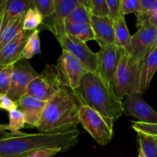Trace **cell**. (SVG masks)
Instances as JSON below:
<instances>
[{"label":"cell","mask_w":157,"mask_h":157,"mask_svg":"<svg viewBox=\"0 0 157 157\" xmlns=\"http://www.w3.org/2000/svg\"><path fill=\"white\" fill-rule=\"evenodd\" d=\"M32 6L41 13L44 20L52 17L55 13L54 0H32Z\"/></svg>","instance_id":"obj_27"},{"label":"cell","mask_w":157,"mask_h":157,"mask_svg":"<svg viewBox=\"0 0 157 157\" xmlns=\"http://www.w3.org/2000/svg\"><path fill=\"white\" fill-rule=\"evenodd\" d=\"M62 51L69 52L81 61L87 71L96 72L98 66V55L92 52L87 43L72 35L65 34L58 40Z\"/></svg>","instance_id":"obj_11"},{"label":"cell","mask_w":157,"mask_h":157,"mask_svg":"<svg viewBox=\"0 0 157 157\" xmlns=\"http://www.w3.org/2000/svg\"><path fill=\"white\" fill-rule=\"evenodd\" d=\"M11 134L7 129V124H0V138L6 137V136H10Z\"/></svg>","instance_id":"obj_36"},{"label":"cell","mask_w":157,"mask_h":157,"mask_svg":"<svg viewBox=\"0 0 157 157\" xmlns=\"http://www.w3.org/2000/svg\"><path fill=\"white\" fill-rule=\"evenodd\" d=\"M64 27L66 33L86 43L91 40L95 41L94 32L90 23H71L65 20Z\"/></svg>","instance_id":"obj_21"},{"label":"cell","mask_w":157,"mask_h":157,"mask_svg":"<svg viewBox=\"0 0 157 157\" xmlns=\"http://www.w3.org/2000/svg\"><path fill=\"white\" fill-rule=\"evenodd\" d=\"M157 70V47L154 46L141 61L140 93L149 89L152 79Z\"/></svg>","instance_id":"obj_17"},{"label":"cell","mask_w":157,"mask_h":157,"mask_svg":"<svg viewBox=\"0 0 157 157\" xmlns=\"http://www.w3.org/2000/svg\"><path fill=\"white\" fill-rule=\"evenodd\" d=\"M137 157H146L145 155L144 154V153L141 151L140 149H139V150H138V156Z\"/></svg>","instance_id":"obj_40"},{"label":"cell","mask_w":157,"mask_h":157,"mask_svg":"<svg viewBox=\"0 0 157 157\" xmlns=\"http://www.w3.org/2000/svg\"><path fill=\"white\" fill-rule=\"evenodd\" d=\"M82 105L71 90L64 87L46 104L37 130L39 133H55L77 129Z\"/></svg>","instance_id":"obj_2"},{"label":"cell","mask_w":157,"mask_h":157,"mask_svg":"<svg viewBox=\"0 0 157 157\" xmlns=\"http://www.w3.org/2000/svg\"><path fill=\"white\" fill-rule=\"evenodd\" d=\"M146 24L150 25H153L154 26V27L157 28V12H155V13L153 14V15H152V16L150 17V18H149V19L147 20L144 25H146Z\"/></svg>","instance_id":"obj_37"},{"label":"cell","mask_w":157,"mask_h":157,"mask_svg":"<svg viewBox=\"0 0 157 157\" xmlns=\"http://www.w3.org/2000/svg\"><path fill=\"white\" fill-rule=\"evenodd\" d=\"M73 93L82 105L90 107L104 117L117 121L122 116V101L96 72H87Z\"/></svg>","instance_id":"obj_3"},{"label":"cell","mask_w":157,"mask_h":157,"mask_svg":"<svg viewBox=\"0 0 157 157\" xmlns=\"http://www.w3.org/2000/svg\"><path fill=\"white\" fill-rule=\"evenodd\" d=\"M32 32L23 30L0 51V67L14 65L22 60V53L28 38Z\"/></svg>","instance_id":"obj_14"},{"label":"cell","mask_w":157,"mask_h":157,"mask_svg":"<svg viewBox=\"0 0 157 157\" xmlns=\"http://www.w3.org/2000/svg\"><path fill=\"white\" fill-rule=\"evenodd\" d=\"M80 124L100 146L107 145L113 136V126L116 121L101 116L94 110L81 105L79 112Z\"/></svg>","instance_id":"obj_5"},{"label":"cell","mask_w":157,"mask_h":157,"mask_svg":"<svg viewBox=\"0 0 157 157\" xmlns=\"http://www.w3.org/2000/svg\"><path fill=\"white\" fill-rule=\"evenodd\" d=\"M41 42L39 38V30L31 32L28 38L22 53V59L29 60L35 55L41 54Z\"/></svg>","instance_id":"obj_22"},{"label":"cell","mask_w":157,"mask_h":157,"mask_svg":"<svg viewBox=\"0 0 157 157\" xmlns=\"http://www.w3.org/2000/svg\"><path fill=\"white\" fill-rule=\"evenodd\" d=\"M39 75L28 60H21L13 65L11 84L7 95L18 103L27 94L30 83Z\"/></svg>","instance_id":"obj_8"},{"label":"cell","mask_w":157,"mask_h":157,"mask_svg":"<svg viewBox=\"0 0 157 157\" xmlns=\"http://www.w3.org/2000/svg\"><path fill=\"white\" fill-rule=\"evenodd\" d=\"M24 15L6 23H0V51L22 32Z\"/></svg>","instance_id":"obj_20"},{"label":"cell","mask_w":157,"mask_h":157,"mask_svg":"<svg viewBox=\"0 0 157 157\" xmlns=\"http://www.w3.org/2000/svg\"><path fill=\"white\" fill-rule=\"evenodd\" d=\"M9 124H7L8 131L12 135L21 134L20 130L25 126V116L20 109L11 110L9 112Z\"/></svg>","instance_id":"obj_24"},{"label":"cell","mask_w":157,"mask_h":157,"mask_svg":"<svg viewBox=\"0 0 157 157\" xmlns=\"http://www.w3.org/2000/svg\"><path fill=\"white\" fill-rule=\"evenodd\" d=\"M55 13L48 19L44 20L49 31L52 32L58 40L66 33L64 21L71 12L78 6V0H54Z\"/></svg>","instance_id":"obj_13"},{"label":"cell","mask_w":157,"mask_h":157,"mask_svg":"<svg viewBox=\"0 0 157 157\" xmlns=\"http://www.w3.org/2000/svg\"><path fill=\"white\" fill-rule=\"evenodd\" d=\"M122 108L123 114L133 117L140 122L157 124V112L147 104L140 92H135L122 101Z\"/></svg>","instance_id":"obj_10"},{"label":"cell","mask_w":157,"mask_h":157,"mask_svg":"<svg viewBox=\"0 0 157 157\" xmlns=\"http://www.w3.org/2000/svg\"><path fill=\"white\" fill-rule=\"evenodd\" d=\"M132 128L136 133H143L157 137V124H147L140 121H133Z\"/></svg>","instance_id":"obj_30"},{"label":"cell","mask_w":157,"mask_h":157,"mask_svg":"<svg viewBox=\"0 0 157 157\" xmlns=\"http://www.w3.org/2000/svg\"><path fill=\"white\" fill-rule=\"evenodd\" d=\"M32 6V0H8L1 22L6 23L22 16Z\"/></svg>","instance_id":"obj_19"},{"label":"cell","mask_w":157,"mask_h":157,"mask_svg":"<svg viewBox=\"0 0 157 157\" xmlns=\"http://www.w3.org/2000/svg\"><path fill=\"white\" fill-rule=\"evenodd\" d=\"M44 18L39 12L32 6L25 12L23 19V30L27 32H33L38 29L40 25L43 24Z\"/></svg>","instance_id":"obj_25"},{"label":"cell","mask_w":157,"mask_h":157,"mask_svg":"<svg viewBox=\"0 0 157 157\" xmlns=\"http://www.w3.org/2000/svg\"><path fill=\"white\" fill-rule=\"evenodd\" d=\"M140 0H122L121 13L124 15L130 13H139L140 12Z\"/></svg>","instance_id":"obj_32"},{"label":"cell","mask_w":157,"mask_h":157,"mask_svg":"<svg viewBox=\"0 0 157 157\" xmlns=\"http://www.w3.org/2000/svg\"><path fill=\"white\" fill-rule=\"evenodd\" d=\"M0 110H1V107H0Z\"/></svg>","instance_id":"obj_43"},{"label":"cell","mask_w":157,"mask_h":157,"mask_svg":"<svg viewBox=\"0 0 157 157\" xmlns=\"http://www.w3.org/2000/svg\"><path fill=\"white\" fill-rule=\"evenodd\" d=\"M124 49L116 44L101 46L98 55V66L96 73L110 87L118 63ZM111 88V87H110Z\"/></svg>","instance_id":"obj_9"},{"label":"cell","mask_w":157,"mask_h":157,"mask_svg":"<svg viewBox=\"0 0 157 157\" xmlns=\"http://www.w3.org/2000/svg\"><path fill=\"white\" fill-rule=\"evenodd\" d=\"M1 19H2V18H1ZM1 19H0V23H1Z\"/></svg>","instance_id":"obj_42"},{"label":"cell","mask_w":157,"mask_h":157,"mask_svg":"<svg viewBox=\"0 0 157 157\" xmlns=\"http://www.w3.org/2000/svg\"><path fill=\"white\" fill-rule=\"evenodd\" d=\"M13 65L0 67V94H6L9 90Z\"/></svg>","instance_id":"obj_28"},{"label":"cell","mask_w":157,"mask_h":157,"mask_svg":"<svg viewBox=\"0 0 157 157\" xmlns=\"http://www.w3.org/2000/svg\"><path fill=\"white\" fill-rule=\"evenodd\" d=\"M64 87L57 66L47 64L42 72L30 83L26 94L48 102Z\"/></svg>","instance_id":"obj_6"},{"label":"cell","mask_w":157,"mask_h":157,"mask_svg":"<svg viewBox=\"0 0 157 157\" xmlns=\"http://www.w3.org/2000/svg\"><path fill=\"white\" fill-rule=\"evenodd\" d=\"M89 9L91 15L109 16V10L106 0H88Z\"/></svg>","instance_id":"obj_29"},{"label":"cell","mask_w":157,"mask_h":157,"mask_svg":"<svg viewBox=\"0 0 157 157\" xmlns=\"http://www.w3.org/2000/svg\"><path fill=\"white\" fill-rule=\"evenodd\" d=\"M56 66L64 87L72 91L79 87L82 78L88 72L81 61L65 51H62Z\"/></svg>","instance_id":"obj_7"},{"label":"cell","mask_w":157,"mask_h":157,"mask_svg":"<svg viewBox=\"0 0 157 157\" xmlns=\"http://www.w3.org/2000/svg\"><path fill=\"white\" fill-rule=\"evenodd\" d=\"M139 149L146 157H157V137L143 133H137Z\"/></svg>","instance_id":"obj_23"},{"label":"cell","mask_w":157,"mask_h":157,"mask_svg":"<svg viewBox=\"0 0 157 157\" xmlns=\"http://www.w3.org/2000/svg\"><path fill=\"white\" fill-rule=\"evenodd\" d=\"M115 34V44L118 47L124 49L128 53L130 52L132 35L127 28L124 15L121 14L113 20Z\"/></svg>","instance_id":"obj_18"},{"label":"cell","mask_w":157,"mask_h":157,"mask_svg":"<svg viewBox=\"0 0 157 157\" xmlns=\"http://www.w3.org/2000/svg\"><path fill=\"white\" fill-rule=\"evenodd\" d=\"M47 102L25 94L18 101V107L25 116V123L31 128H37Z\"/></svg>","instance_id":"obj_15"},{"label":"cell","mask_w":157,"mask_h":157,"mask_svg":"<svg viewBox=\"0 0 157 157\" xmlns=\"http://www.w3.org/2000/svg\"><path fill=\"white\" fill-rule=\"evenodd\" d=\"M157 36V28L150 25H144L138 28L132 35L130 54L136 61H141L154 47Z\"/></svg>","instance_id":"obj_12"},{"label":"cell","mask_w":157,"mask_h":157,"mask_svg":"<svg viewBox=\"0 0 157 157\" xmlns=\"http://www.w3.org/2000/svg\"><path fill=\"white\" fill-rule=\"evenodd\" d=\"M91 13L84 5L78 3V6L69 13L66 21L71 23H90Z\"/></svg>","instance_id":"obj_26"},{"label":"cell","mask_w":157,"mask_h":157,"mask_svg":"<svg viewBox=\"0 0 157 157\" xmlns=\"http://www.w3.org/2000/svg\"><path fill=\"white\" fill-rule=\"evenodd\" d=\"M7 1L8 0H0V19H1L2 17L3 16V14H4Z\"/></svg>","instance_id":"obj_38"},{"label":"cell","mask_w":157,"mask_h":157,"mask_svg":"<svg viewBox=\"0 0 157 157\" xmlns=\"http://www.w3.org/2000/svg\"><path fill=\"white\" fill-rule=\"evenodd\" d=\"M107 8L109 10V16L112 20L115 19L117 17L121 14V4L122 0H106Z\"/></svg>","instance_id":"obj_33"},{"label":"cell","mask_w":157,"mask_h":157,"mask_svg":"<svg viewBox=\"0 0 157 157\" xmlns=\"http://www.w3.org/2000/svg\"><path fill=\"white\" fill-rule=\"evenodd\" d=\"M156 0H140L141 2V8H140V12L138 14H144L149 11V9L153 6ZM136 14V15H138Z\"/></svg>","instance_id":"obj_35"},{"label":"cell","mask_w":157,"mask_h":157,"mask_svg":"<svg viewBox=\"0 0 157 157\" xmlns=\"http://www.w3.org/2000/svg\"><path fill=\"white\" fill-rule=\"evenodd\" d=\"M0 107L2 110L10 112L11 110L18 109V104L6 94H0Z\"/></svg>","instance_id":"obj_34"},{"label":"cell","mask_w":157,"mask_h":157,"mask_svg":"<svg viewBox=\"0 0 157 157\" xmlns=\"http://www.w3.org/2000/svg\"><path fill=\"white\" fill-rule=\"evenodd\" d=\"M78 129L55 133H24L0 138V157H21L41 148H60L65 152L79 142Z\"/></svg>","instance_id":"obj_1"},{"label":"cell","mask_w":157,"mask_h":157,"mask_svg":"<svg viewBox=\"0 0 157 157\" xmlns=\"http://www.w3.org/2000/svg\"><path fill=\"white\" fill-rule=\"evenodd\" d=\"M79 1V2L81 3V4L84 5V6H86V7L87 8V9H89V2H88V0H78ZM90 10V9H89Z\"/></svg>","instance_id":"obj_39"},{"label":"cell","mask_w":157,"mask_h":157,"mask_svg":"<svg viewBox=\"0 0 157 157\" xmlns=\"http://www.w3.org/2000/svg\"><path fill=\"white\" fill-rule=\"evenodd\" d=\"M154 46H156L157 47V36H156V41H155V45Z\"/></svg>","instance_id":"obj_41"},{"label":"cell","mask_w":157,"mask_h":157,"mask_svg":"<svg viewBox=\"0 0 157 157\" xmlns=\"http://www.w3.org/2000/svg\"><path fill=\"white\" fill-rule=\"evenodd\" d=\"M141 61H137L124 49L111 83V90L117 98L140 92Z\"/></svg>","instance_id":"obj_4"},{"label":"cell","mask_w":157,"mask_h":157,"mask_svg":"<svg viewBox=\"0 0 157 157\" xmlns=\"http://www.w3.org/2000/svg\"><path fill=\"white\" fill-rule=\"evenodd\" d=\"M62 150L60 148H41L34 150L21 157H55L59 153H61Z\"/></svg>","instance_id":"obj_31"},{"label":"cell","mask_w":157,"mask_h":157,"mask_svg":"<svg viewBox=\"0 0 157 157\" xmlns=\"http://www.w3.org/2000/svg\"><path fill=\"white\" fill-rule=\"evenodd\" d=\"M90 24L94 32L95 41L99 44L100 47L115 44L113 23L110 16L91 15Z\"/></svg>","instance_id":"obj_16"}]
</instances>
